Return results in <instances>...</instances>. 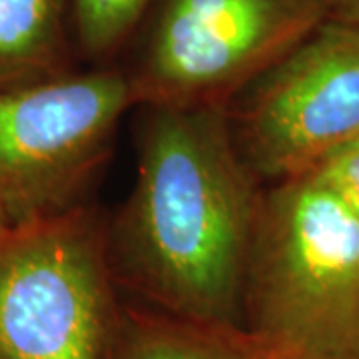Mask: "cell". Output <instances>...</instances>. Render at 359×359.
Returning <instances> with one entry per match:
<instances>
[{
    "label": "cell",
    "mask_w": 359,
    "mask_h": 359,
    "mask_svg": "<svg viewBox=\"0 0 359 359\" xmlns=\"http://www.w3.org/2000/svg\"><path fill=\"white\" fill-rule=\"evenodd\" d=\"M262 186L224 106H140L136 172L106 224L120 292L178 320L242 330Z\"/></svg>",
    "instance_id": "6da1fadb"
},
{
    "label": "cell",
    "mask_w": 359,
    "mask_h": 359,
    "mask_svg": "<svg viewBox=\"0 0 359 359\" xmlns=\"http://www.w3.org/2000/svg\"><path fill=\"white\" fill-rule=\"evenodd\" d=\"M242 330L269 359H359V222L316 172L262 190Z\"/></svg>",
    "instance_id": "7a4b0ae2"
},
{
    "label": "cell",
    "mask_w": 359,
    "mask_h": 359,
    "mask_svg": "<svg viewBox=\"0 0 359 359\" xmlns=\"http://www.w3.org/2000/svg\"><path fill=\"white\" fill-rule=\"evenodd\" d=\"M106 224L86 202L0 236V359H110L122 302Z\"/></svg>",
    "instance_id": "3957f363"
},
{
    "label": "cell",
    "mask_w": 359,
    "mask_h": 359,
    "mask_svg": "<svg viewBox=\"0 0 359 359\" xmlns=\"http://www.w3.org/2000/svg\"><path fill=\"white\" fill-rule=\"evenodd\" d=\"M132 108L128 76L116 66L0 88V212L6 222L20 226L90 202Z\"/></svg>",
    "instance_id": "277c9868"
},
{
    "label": "cell",
    "mask_w": 359,
    "mask_h": 359,
    "mask_svg": "<svg viewBox=\"0 0 359 359\" xmlns=\"http://www.w3.org/2000/svg\"><path fill=\"white\" fill-rule=\"evenodd\" d=\"M130 70L140 106H224L327 18L320 0H158Z\"/></svg>",
    "instance_id": "5b68a950"
},
{
    "label": "cell",
    "mask_w": 359,
    "mask_h": 359,
    "mask_svg": "<svg viewBox=\"0 0 359 359\" xmlns=\"http://www.w3.org/2000/svg\"><path fill=\"white\" fill-rule=\"evenodd\" d=\"M240 158L271 186L359 138V22L325 18L228 106Z\"/></svg>",
    "instance_id": "8992f818"
},
{
    "label": "cell",
    "mask_w": 359,
    "mask_h": 359,
    "mask_svg": "<svg viewBox=\"0 0 359 359\" xmlns=\"http://www.w3.org/2000/svg\"><path fill=\"white\" fill-rule=\"evenodd\" d=\"M68 0H0V88L76 70Z\"/></svg>",
    "instance_id": "52a82bcc"
},
{
    "label": "cell",
    "mask_w": 359,
    "mask_h": 359,
    "mask_svg": "<svg viewBox=\"0 0 359 359\" xmlns=\"http://www.w3.org/2000/svg\"><path fill=\"white\" fill-rule=\"evenodd\" d=\"M110 359H269L244 330L178 320L122 302Z\"/></svg>",
    "instance_id": "ba28073f"
},
{
    "label": "cell",
    "mask_w": 359,
    "mask_h": 359,
    "mask_svg": "<svg viewBox=\"0 0 359 359\" xmlns=\"http://www.w3.org/2000/svg\"><path fill=\"white\" fill-rule=\"evenodd\" d=\"M76 48L92 66H110L152 14L158 0H68Z\"/></svg>",
    "instance_id": "9c48e42d"
},
{
    "label": "cell",
    "mask_w": 359,
    "mask_h": 359,
    "mask_svg": "<svg viewBox=\"0 0 359 359\" xmlns=\"http://www.w3.org/2000/svg\"><path fill=\"white\" fill-rule=\"evenodd\" d=\"M359 222V138L337 148L313 170Z\"/></svg>",
    "instance_id": "30bf717a"
},
{
    "label": "cell",
    "mask_w": 359,
    "mask_h": 359,
    "mask_svg": "<svg viewBox=\"0 0 359 359\" xmlns=\"http://www.w3.org/2000/svg\"><path fill=\"white\" fill-rule=\"evenodd\" d=\"M325 16L332 20L359 22V0H320Z\"/></svg>",
    "instance_id": "8fae6325"
},
{
    "label": "cell",
    "mask_w": 359,
    "mask_h": 359,
    "mask_svg": "<svg viewBox=\"0 0 359 359\" xmlns=\"http://www.w3.org/2000/svg\"><path fill=\"white\" fill-rule=\"evenodd\" d=\"M8 228H13V226H11V224L6 222V218H4V214L0 212V236H2L4 231L8 230Z\"/></svg>",
    "instance_id": "7c38bea8"
}]
</instances>
